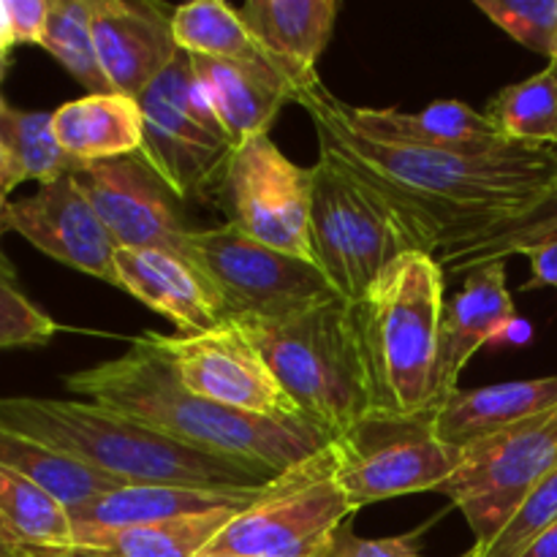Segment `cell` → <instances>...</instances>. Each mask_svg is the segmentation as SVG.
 I'll use <instances>...</instances> for the list:
<instances>
[{
    "label": "cell",
    "instance_id": "1",
    "mask_svg": "<svg viewBox=\"0 0 557 557\" xmlns=\"http://www.w3.org/2000/svg\"><path fill=\"white\" fill-rule=\"evenodd\" d=\"M319 152L384 196L430 256L531 210L557 183V147L509 145L487 152L433 150L364 134L324 85L305 92Z\"/></svg>",
    "mask_w": 557,
    "mask_h": 557
},
{
    "label": "cell",
    "instance_id": "2",
    "mask_svg": "<svg viewBox=\"0 0 557 557\" xmlns=\"http://www.w3.org/2000/svg\"><path fill=\"white\" fill-rule=\"evenodd\" d=\"M65 389L136 419L190 449L264 466L286 473L332 444L308 419H264L194 395L145 335L128 351L63 379Z\"/></svg>",
    "mask_w": 557,
    "mask_h": 557
},
{
    "label": "cell",
    "instance_id": "3",
    "mask_svg": "<svg viewBox=\"0 0 557 557\" xmlns=\"http://www.w3.org/2000/svg\"><path fill=\"white\" fill-rule=\"evenodd\" d=\"M0 424L114 479L117 484L256 487L281 473L190 449L125 413L90 400L0 397Z\"/></svg>",
    "mask_w": 557,
    "mask_h": 557
},
{
    "label": "cell",
    "instance_id": "4",
    "mask_svg": "<svg viewBox=\"0 0 557 557\" xmlns=\"http://www.w3.org/2000/svg\"><path fill=\"white\" fill-rule=\"evenodd\" d=\"M446 275L422 250L403 256L351 305L373 386V411L428 417L435 411Z\"/></svg>",
    "mask_w": 557,
    "mask_h": 557
},
{
    "label": "cell",
    "instance_id": "5",
    "mask_svg": "<svg viewBox=\"0 0 557 557\" xmlns=\"http://www.w3.org/2000/svg\"><path fill=\"white\" fill-rule=\"evenodd\" d=\"M237 321L315 428L335 438L373 413V386L351 305L337 299L292 319Z\"/></svg>",
    "mask_w": 557,
    "mask_h": 557
},
{
    "label": "cell",
    "instance_id": "6",
    "mask_svg": "<svg viewBox=\"0 0 557 557\" xmlns=\"http://www.w3.org/2000/svg\"><path fill=\"white\" fill-rule=\"evenodd\" d=\"M313 169V261L335 292L357 305L395 261L422 248L400 212L348 169L321 152Z\"/></svg>",
    "mask_w": 557,
    "mask_h": 557
},
{
    "label": "cell",
    "instance_id": "7",
    "mask_svg": "<svg viewBox=\"0 0 557 557\" xmlns=\"http://www.w3.org/2000/svg\"><path fill=\"white\" fill-rule=\"evenodd\" d=\"M354 515L337 487L330 444L270 482L267 493L232 517L199 555L315 557Z\"/></svg>",
    "mask_w": 557,
    "mask_h": 557
},
{
    "label": "cell",
    "instance_id": "8",
    "mask_svg": "<svg viewBox=\"0 0 557 557\" xmlns=\"http://www.w3.org/2000/svg\"><path fill=\"white\" fill-rule=\"evenodd\" d=\"M337 487L348 506H362L397 495L441 490L462 466V446L441 441L428 417H389L373 411L332 438Z\"/></svg>",
    "mask_w": 557,
    "mask_h": 557
},
{
    "label": "cell",
    "instance_id": "9",
    "mask_svg": "<svg viewBox=\"0 0 557 557\" xmlns=\"http://www.w3.org/2000/svg\"><path fill=\"white\" fill-rule=\"evenodd\" d=\"M194 256L232 319L281 321L343 299L315 261L270 248L228 223L199 228Z\"/></svg>",
    "mask_w": 557,
    "mask_h": 557
},
{
    "label": "cell",
    "instance_id": "10",
    "mask_svg": "<svg viewBox=\"0 0 557 557\" xmlns=\"http://www.w3.org/2000/svg\"><path fill=\"white\" fill-rule=\"evenodd\" d=\"M313 183L315 169L297 166L264 134L234 145L210 196L228 226L283 253L313 261Z\"/></svg>",
    "mask_w": 557,
    "mask_h": 557
},
{
    "label": "cell",
    "instance_id": "11",
    "mask_svg": "<svg viewBox=\"0 0 557 557\" xmlns=\"http://www.w3.org/2000/svg\"><path fill=\"white\" fill-rule=\"evenodd\" d=\"M557 468V408L462 446V466L438 493L466 515L476 549H487L536 484Z\"/></svg>",
    "mask_w": 557,
    "mask_h": 557
},
{
    "label": "cell",
    "instance_id": "12",
    "mask_svg": "<svg viewBox=\"0 0 557 557\" xmlns=\"http://www.w3.org/2000/svg\"><path fill=\"white\" fill-rule=\"evenodd\" d=\"M136 101L145 114L141 161L183 201L210 196L234 141L207 107L190 54L180 49L172 65Z\"/></svg>",
    "mask_w": 557,
    "mask_h": 557
},
{
    "label": "cell",
    "instance_id": "13",
    "mask_svg": "<svg viewBox=\"0 0 557 557\" xmlns=\"http://www.w3.org/2000/svg\"><path fill=\"white\" fill-rule=\"evenodd\" d=\"M194 395L264 419H305L237 319L196 332H141Z\"/></svg>",
    "mask_w": 557,
    "mask_h": 557
},
{
    "label": "cell",
    "instance_id": "14",
    "mask_svg": "<svg viewBox=\"0 0 557 557\" xmlns=\"http://www.w3.org/2000/svg\"><path fill=\"white\" fill-rule=\"evenodd\" d=\"M117 248L163 250L196 267L194 237L183 199L141 156L87 163L74 174ZM199 270V267H196Z\"/></svg>",
    "mask_w": 557,
    "mask_h": 557
},
{
    "label": "cell",
    "instance_id": "15",
    "mask_svg": "<svg viewBox=\"0 0 557 557\" xmlns=\"http://www.w3.org/2000/svg\"><path fill=\"white\" fill-rule=\"evenodd\" d=\"M9 228L49 259L120 288L117 245L74 174L41 185L30 199L11 201Z\"/></svg>",
    "mask_w": 557,
    "mask_h": 557
},
{
    "label": "cell",
    "instance_id": "16",
    "mask_svg": "<svg viewBox=\"0 0 557 557\" xmlns=\"http://www.w3.org/2000/svg\"><path fill=\"white\" fill-rule=\"evenodd\" d=\"M98 63L112 92L139 98L177 58L172 16L152 0H90Z\"/></svg>",
    "mask_w": 557,
    "mask_h": 557
},
{
    "label": "cell",
    "instance_id": "17",
    "mask_svg": "<svg viewBox=\"0 0 557 557\" xmlns=\"http://www.w3.org/2000/svg\"><path fill=\"white\" fill-rule=\"evenodd\" d=\"M531 330L517 319L515 299L506 288V261L468 272L460 292L444 305L435 368V408L455 395L462 370L479 348L500 341H528Z\"/></svg>",
    "mask_w": 557,
    "mask_h": 557
},
{
    "label": "cell",
    "instance_id": "18",
    "mask_svg": "<svg viewBox=\"0 0 557 557\" xmlns=\"http://www.w3.org/2000/svg\"><path fill=\"white\" fill-rule=\"evenodd\" d=\"M275 482V479H272ZM270 484L256 487H177V484H125L109 490L85 506L69 509L76 547L125 528L163 525L185 517L212 511H245L267 493Z\"/></svg>",
    "mask_w": 557,
    "mask_h": 557
},
{
    "label": "cell",
    "instance_id": "19",
    "mask_svg": "<svg viewBox=\"0 0 557 557\" xmlns=\"http://www.w3.org/2000/svg\"><path fill=\"white\" fill-rule=\"evenodd\" d=\"M337 11V0H248L239 9L261 54L292 85L294 103L321 85L315 65L335 30Z\"/></svg>",
    "mask_w": 557,
    "mask_h": 557
},
{
    "label": "cell",
    "instance_id": "20",
    "mask_svg": "<svg viewBox=\"0 0 557 557\" xmlns=\"http://www.w3.org/2000/svg\"><path fill=\"white\" fill-rule=\"evenodd\" d=\"M117 281L123 292L172 321L180 335L215 330L232 321L221 294L188 261L163 250L117 248Z\"/></svg>",
    "mask_w": 557,
    "mask_h": 557
},
{
    "label": "cell",
    "instance_id": "21",
    "mask_svg": "<svg viewBox=\"0 0 557 557\" xmlns=\"http://www.w3.org/2000/svg\"><path fill=\"white\" fill-rule=\"evenodd\" d=\"M194 79L207 107L234 145L270 134L277 112L294 103L286 76L270 60H218L190 54Z\"/></svg>",
    "mask_w": 557,
    "mask_h": 557
},
{
    "label": "cell",
    "instance_id": "22",
    "mask_svg": "<svg viewBox=\"0 0 557 557\" xmlns=\"http://www.w3.org/2000/svg\"><path fill=\"white\" fill-rule=\"evenodd\" d=\"M557 408V375L457 389L433 411V430L451 446H468Z\"/></svg>",
    "mask_w": 557,
    "mask_h": 557
},
{
    "label": "cell",
    "instance_id": "23",
    "mask_svg": "<svg viewBox=\"0 0 557 557\" xmlns=\"http://www.w3.org/2000/svg\"><path fill=\"white\" fill-rule=\"evenodd\" d=\"M346 114L364 134L403 141V145L455 152H487L509 145V139L498 134L487 114L476 112L466 101H455V98L433 101L422 112L368 109L346 103Z\"/></svg>",
    "mask_w": 557,
    "mask_h": 557
},
{
    "label": "cell",
    "instance_id": "24",
    "mask_svg": "<svg viewBox=\"0 0 557 557\" xmlns=\"http://www.w3.org/2000/svg\"><path fill=\"white\" fill-rule=\"evenodd\" d=\"M54 136L76 163L136 156L145 141V114L136 98L101 92L63 103L52 112Z\"/></svg>",
    "mask_w": 557,
    "mask_h": 557
},
{
    "label": "cell",
    "instance_id": "25",
    "mask_svg": "<svg viewBox=\"0 0 557 557\" xmlns=\"http://www.w3.org/2000/svg\"><path fill=\"white\" fill-rule=\"evenodd\" d=\"M0 544L16 557L74 553L69 509L30 479L0 466Z\"/></svg>",
    "mask_w": 557,
    "mask_h": 557
},
{
    "label": "cell",
    "instance_id": "26",
    "mask_svg": "<svg viewBox=\"0 0 557 557\" xmlns=\"http://www.w3.org/2000/svg\"><path fill=\"white\" fill-rule=\"evenodd\" d=\"M0 466L36 482L52 498H58L65 509H76V506H85L87 500L98 498L109 490L125 487V484H117L114 479L38 444L30 435L3 428V424H0Z\"/></svg>",
    "mask_w": 557,
    "mask_h": 557
},
{
    "label": "cell",
    "instance_id": "27",
    "mask_svg": "<svg viewBox=\"0 0 557 557\" xmlns=\"http://www.w3.org/2000/svg\"><path fill=\"white\" fill-rule=\"evenodd\" d=\"M557 232V183L549 188L547 196L536 201L531 210L511 215L495 226L484 228L476 237L466 239L460 245L441 250L438 259L444 275H468L484 264H498L509 256L525 253L528 248L547 239L549 234Z\"/></svg>",
    "mask_w": 557,
    "mask_h": 557
},
{
    "label": "cell",
    "instance_id": "28",
    "mask_svg": "<svg viewBox=\"0 0 557 557\" xmlns=\"http://www.w3.org/2000/svg\"><path fill=\"white\" fill-rule=\"evenodd\" d=\"M239 511H212L163 525L125 528L74 547L65 557H196Z\"/></svg>",
    "mask_w": 557,
    "mask_h": 557
},
{
    "label": "cell",
    "instance_id": "29",
    "mask_svg": "<svg viewBox=\"0 0 557 557\" xmlns=\"http://www.w3.org/2000/svg\"><path fill=\"white\" fill-rule=\"evenodd\" d=\"M498 134L517 145L557 147V65L504 87L487 103Z\"/></svg>",
    "mask_w": 557,
    "mask_h": 557
},
{
    "label": "cell",
    "instance_id": "30",
    "mask_svg": "<svg viewBox=\"0 0 557 557\" xmlns=\"http://www.w3.org/2000/svg\"><path fill=\"white\" fill-rule=\"evenodd\" d=\"M174 41L194 58L267 60L239 11L223 0H194L174 9Z\"/></svg>",
    "mask_w": 557,
    "mask_h": 557
},
{
    "label": "cell",
    "instance_id": "31",
    "mask_svg": "<svg viewBox=\"0 0 557 557\" xmlns=\"http://www.w3.org/2000/svg\"><path fill=\"white\" fill-rule=\"evenodd\" d=\"M41 47L76 82L90 87V96L112 92V87H109L107 76L101 71V63H98L96 38H92L90 0H52Z\"/></svg>",
    "mask_w": 557,
    "mask_h": 557
},
{
    "label": "cell",
    "instance_id": "32",
    "mask_svg": "<svg viewBox=\"0 0 557 557\" xmlns=\"http://www.w3.org/2000/svg\"><path fill=\"white\" fill-rule=\"evenodd\" d=\"M0 139L20 163L25 183L33 180L38 185H47L82 169V163L65 156L60 147L52 112H27V109L9 107V112L0 117Z\"/></svg>",
    "mask_w": 557,
    "mask_h": 557
},
{
    "label": "cell",
    "instance_id": "33",
    "mask_svg": "<svg viewBox=\"0 0 557 557\" xmlns=\"http://www.w3.org/2000/svg\"><path fill=\"white\" fill-rule=\"evenodd\" d=\"M60 324L20 288L14 267L0 250V351L47 346Z\"/></svg>",
    "mask_w": 557,
    "mask_h": 557
},
{
    "label": "cell",
    "instance_id": "34",
    "mask_svg": "<svg viewBox=\"0 0 557 557\" xmlns=\"http://www.w3.org/2000/svg\"><path fill=\"white\" fill-rule=\"evenodd\" d=\"M476 9L525 49L557 58V0H476Z\"/></svg>",
    "mask_w": 557,
    "mask_h": 557
},
{
    "label": "cell",
    "instance_id": "35",
    "mask_svg": "<svg viewBox=\"0 0 557 557\" xmlns=\"http://www.w3.org/2000/svg\"><path fill=\"white\" fill-rule=\"evenodd\" d=\"M354 520V517H351ZM351 520L343 522L330 542L315 557H422L417 536H389V539H362L354 533ZM460 557H479L476 547Z\"/></svg>",
    "mask_w": 557,
    "mask_h": 557
},
{
    "label": "cell",
    "instance_id": "36",
    "mask_svg": "<svg viewBox=\"0 0 557 557\" xmlns=\"http://www.w3.org/2000/svg\"><path fill=\"white\" fill-rule=\"evenodd\" d=\"M52 0H5L11 33L16 44H44Z\"/></svg>",
    "mask_w": 557,
    "mask_h": 557
},
{
    "label": "cell",
    "instance_id": "37",
    "mask_svg": "<svg viewBox=\"0 0 557 557\" xmlns=\"http://www.w3.org/2000/svg\"><path fill=\"white\" fill-rule=\"evenodd\" d=\"M522 256H528L531 261V281L525 283L528 292L531 288H555L557 292V232L528 248Z\"/></svg>",
    "mask_w": 557,
    "mask_h": 557
},
{
    "label": "cell",
    "instance_id": "38",
    "mask_svg": "<svg viewBox=\"0 0 557 557\" xmlns=\"http://www.w3.org/2000/svg\"><path fill=\"white\" fill-rule=\"evenodd\" d=\"M20 183H25L20 163H16V158L11 156L9 147L3 145V139H0V190L11 194Z\"/></svg>",
    "mask_w": 557,
    "mask_h": 557
},
{
    "label": "cell",
    "instance_id": "39",
    "mask_svg": "<svg viewBox=\"0 0 557 557\" xmlns=\"http://www.w3.org/2000/svg\"><path fill=\"white\" fill-rule=\"evenodd\" d=\"M16 47L14 33H11V22H9V11H5V0H0V79L5 74V65H9V54L11 49Z\"/></svg>",
    "mask_w": 557,
    "mask_h": 557
},
{
    "label": "cell",
    "instance_id": "40",
    "mask_svg": "<svg viewBox=\"0 0 557 557\" xmlns=\"http://www.w3.org/2000/svg\"><path fill=\"white\" fill-rule=\"evenodd\" d=\"M520 557H557V522L549 525Z\"/></svg>",
    "mask_w": 557,
    "mask_h": 557
},
{
    "label": "cell",
    "instance_id": "41",
    "mask_svg": "<svg viewBox=\"0 0 557 557\" xmlns=\"http://www.w3.org/2000/svg\"><path fill=\"white\" fill-rule=\"evenodd\" d=\"M9 194L5 190H0V239H3V234L9 232Z\"/></svg>",
    "mask_w": 557,
    "mask_h": 557
},
{
    "label": "cell",
    "instance_id": "42",
    "mask_svg": "<svg viewBox=\"0 0 557 557\" xmlns=\"http://www.w3.org/2000/svg\"><path fill=\"white\" fill-rule=\"evenodd\" d=\"M5 112H9V103H5V101H3V96H0V117H3Z\"/></svg>",
    "mask_w": 557,
    "mask_h": 557
},
{
    "label": "cell",
    "instance_id": "43",
    "mask_svg": "<svg viewBox=\"0 0 557 557\" xmlns=\"http://www.w3.org/2000/svg\"><path fill=\"white\" fill-rule=\"evenodd\" d=\"M0 557H16L14 553H9V549L3 547V544H0Z\"/></svg>",
    "mask_w": 557,
    "mask_h": 557
},
{
    "label": "cell",
    "instance_id": "44",
    "mask_svg": "<svg viewBox=\"0 0 557 557\" xmlns=\"http://www.w3.org/2000/svg\"><path fill=\"white\" fill-rule=\"evenodd\" d=\"M196 557H239V555H196Z\"/></svg>",
    "mask_w": 557,
    "mask_h": 557
},
{
    "label": "cell",
    "instance_id": "45",
    "mask_svg": "<svg viewBox=\"0 0 557 557\" xmlns=\"http://www.w3.org/2000/svg\"><path fill=\"white\" fill-rule=\"evenodd\" d=\"M553 63H555V65H557V58H555V60H553Z\"/></svg>",
    "mask_w": 557,
    "mask_h": 557
}]
</instances>
